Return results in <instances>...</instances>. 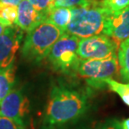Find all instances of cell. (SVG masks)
Returning <instances> with one entry per match:
<instances>
[{
  "mask_svg": "<svg viewBox=\"0 0 129 129\" xmlns=\"http://www.w3.org/2000/svg\"><path fill=\"white\" fill-rule=\"evenodd\" d=\"M88 108L86 92L66 85H55L49 95L40 129H62L74 124Z\"/></svg>",
  "mask_w": 129,
  "mask_h": 129,
  "instance_id": "1",
  "label": "cell"
},
{
  "mask_svg": "<svg viewBox=\"0 0 129 129\" xmlns=\"http://www.w3.org/2000/svg\"><path fill=\"white\" fill-rule=\"evenodd\" d=\"M71 19L66 29L69 35L79 39L102 35L107 17L110 12L102 0H94L86 4L71 9Z\"/></svg>",
  "mask_w": 129,
  "mask_h": 129,
  "instance_id": "2",
  "label": "cell"
},
{
  "mask_svg": "<svg viewBox=\"0 0 129 129\" xmlns=\"http://www.w3.org/2000/svg\"><path fill=\"white\" fill-rule=\"evenodd\" d=\"M64 32L50 22L44 21L28 33L22 46L21 54L25 60L39 64L49 53Z\"/></svg>",
  "mask_w": 129,
  "mask_h": 129,
  "instance_id": "3",
  "label": "cell"
},
{
  "mask_svg": "<svg viewBox=\"0 0 129 129\" xmlns=\"http://www.w3.org/2000/svg\"><path fill=\"white\" fill-rule=\"evenodd\" d=\"M80 39L64 33L55 43L47 56L48 60L55 71L68 76L76 75L81 59L77 55Z\"/></svg>",
  "mask_w": 129,
  "mask_h": 129,
  "instance_id": "4",
  "label": "cell"
},
{
  "mask_svg": "<svg viewBox=\"0 0 129 129\" xmlns=\"http://www.w3.org/2000/svg\"><path fill=\"white\" fill-rule=\"evenodd\" d=\"M117 55L102 60H81L76 70V75L86 80L90 86L102 88V81L112 78L117 73Z\"/></svg>",
  "mask_w": 129,
  "mask_h": 129,
  "instance_id": "5",
  "label": "cell"
},
{
  "mask_svg": "<svg viewBox=\"0 0 129 129\" xmlns=\"http://www.w3.org/2000/svg\"><path fill=\"white\" fill-rule=\"evenodd\" d=\"M119 45L105 35L80 39L77 55L81 60H102L117 56Z\"/></svg>",
  "mask_w": 129,
  "mask_h": 129,
  "instance_id": "6",
  "label": "cell"
},
{
  "mask_svg": "<svg viewBox=\"0 0 129 129\" xmlns=\"http://www.w3.org/2000/svg\"><path fill=\"white\" fill-rule=\"evenodd\" d=\"M0 116L21 125L32 127L29 121V101L21 90L13 89L0 102Z\"/></svg>",
  "mask_w": 129,
  "mask_h": 129,
  "instance_id": "7",
  "label": "cell"
},
{
  "mask_svg": "<svg viewBox=\"0 0 129 129\" xmlns=\"http://www.w3.org/2000/svg\"><path fill=\"white\" fill-rule=\"evenodd\" d=\"M23 39V30L19 27L8 26L0 35V69L7 68L14 62Z\"/></svg>",
  "mask_w": 129,
  "mask_h": 129,
  "instance_id": "8",
  "label": "cell"
},
{
  "mask_svg": "<svg viewBox=\"0 0 129 129\" xmlns=\"http://www.w3.org/2000/svg\"><path fill=\"white\" fill-rule=\"evenodd\" d=\"M102 35L112 39L118 45L129 38V6L108 14Z\"/></svg>",
  "mask_w": 129,
  "mask_h": 129,
  "instance_id": "9",
  "label": "cell"
},
{
  "mask_svg": "<svg viewBox=\"0 0 129 129\" xmlns=\"http://www.w3.org/2000/svg\"><path fill=\"white\" fill-rule=\"evenodd\" d=\"M45 20V15L36 10L28 0H22L17 6L15 24L23 31L29 33Z\"/></svg>",
  "mask_w": 129,
  "mask_h": 129,
  "instance_id": "10",
  "label": "cell"
},
{
  "mask_svg": "<svg viewBox=\"0 0 129 129\" xmlns=\"http://www.w3.org/2000/svg\"><path fill=\"white\" fill-rule=\"evenodd\" d=\"M71 9L64 7H54L47 14L46 20L55 24L66 33L71 19Z\"/></svg>",
  "mask_w": 129,
  "mask_h": 129,
  "instance_id": "11",
  "label": "cell"
},
{
  "mask_svg": "<svg viewBox=\"0 0 129 129\" xmlns=\"http://www.w3.org/2000/svg\"><path fill=\"white\" fill-rule=\"evenodd\" d=\"M16 67L12 64L7 68L0 69V102L13 90L15 81Z\"/></svg>",
  "mask_w": 129,
  "mask_h": 129,
  "instance_id": "12",
  "label": "cell"
},
{
  "mask_svg": "<svg viewBox=\"0 0 129 129\" xmlns=\"http://www.w3.org/2000/svg\"><path fill=\"white\" fill-rule=\"evenodd\" d=\"M117 55L121 76L124 81H129V38L120 43Z\"/></svg>",
  "mask_w": 129,
  "mask_h": 129,
  "instance_id": "13",
  "label": "cell"
},
{
  "mask_svg": "<svg viewBox=\"0 0 129 129\" xmlns=\"http://www.w3.org/2000/svg\"><path fill=\"white\" fill-rule=\"evenodd\" d=\"M105 86H107L111 91L118 95L123 103L129 107V83H121L113 78H107L102 81Z\"/></svg>",
  "mask_w": 129,
  "mask_h": 129,
  "instance_id": "14",
  "label": "cell"
},
{
  "mask_svg": "<svg viewBox=\"0 0 129 129\" xmlns=\"http://www.w3.org/2000/svg\"><path fill=\"white\" fill-rule=\"evenodd\" d=\"M17 19V6L0 4V23L5 27L12 26Z\"/></svg>",
  "mask_w": 129,
  "mask_h": 129,
  "instance_id": "15",
  "label": "cell"
},
{
  "mask_svg": "<svg viewBox=\"0 0 129 129\" xmlns=\"http://www.w3.org/2000/svg\"><path fill=\"white\" fill-rule=\"evenodd\" d=\"M28 1L36 10L45 15L46 17L54 8V0H28Z\"/></svg>",
  "mask_w": 129,
  "mask_h": 129,
  "instance_id": "16",
  "label": "cell"
},
{
  "mask_svg": "<svg viewBox=\"0 0 129 129\" xmlns=\"http://www.w3.org/2000/svg\"><path fill=\"white\" fill-rule=\"evenodd\" d=\"M102 4L110 13H114L129 6V0H102Z\"/></svg>",
  "mask_w": 129,
  "mask_h": 129,
  "instance_id": "17",
  "label": "cell"
},
{
  "mask_svg": "<svg viewBox=\"0 0 129 129\" xmlns=\"http://www.w3.org/2000/svg\"><path fill=\"white\" fill-rule=\"evenodd\" d=\"M94 0H54V7H64L72 9L75 7L86 4Z\"/></svg>",
  "mask_w": 129,
  "mask_h": 129,
  "instance_id": "18",
  "label": "cell"
},
{
  "mask_svg": "<svg viewBox=\"0 0 129 129\" xmlns=\"http://www.w3.org/2000/svg\"><path fill=\"white\" fill-rule=\"evenodd\" d=\"M32 127L21 125L5 117L0 116V129H33Z\"/></svg>",
  "mask_w": 129,
  "mask_h": 129,
  "instance_id": "19",
  "label": "cell"
},
{
  "mask_svg": "<svg viewBox=\"0 0 129 129\" xmlns=\"http://www.w3.org/2000/svg\"><path fill=\"white\" fill-rule=\"evenodd\" d=\"M98 129H122L121 122L115 118H111L102 123Z\"/></svg>",
  "mask_w": 129,
  "mask_h": 129,
  "instance_id": "20",
  "label": "cell"
},
{
  "mask_svg": "<svg viewBox=\"0 0 129 129\" xmlns=\"http://www.w3.org/2000/svg\"><path fill=\"white\" fill-rule=\"evenodd\" d=\"M22 0H0V4H6V5H14L18 6Z\"/></svg>",
  "mask_w": 129,
  "mask_h": 129,
  "instance_id": "21",
  "label": "cell"
},
{
  "mask_svg": "<svg viewBox=\"0 0 129 129\" xmlns=\"http://www.w3.org/2000/svg\"><path fill=\"white\" fill-rule=\"evenodd\" d=\"M121 127L122 129H129V117L121 122Z\"/></svg>",
  "mask_w": 129,
  "mask_h": 129,
  "instance_id": "22",
  "label": "cell"
},
{
  "mask_svg": "<svg viewBox=\"0 0 129 129\" xmlns=\"http://www.w3.org/2000/svg\"><path fill=\"white\" fill-rule=\"evenodd\" d=\"M5 29H6V27L4 26V25H3L1 23H0V35H2L3 32H4V30H5Z\"/></svg>",
  "mask_w": 129,
  "mask_h": 129,
  "instance_id": "23",
  "label": "cell"
},
{
  "mask_svg": "<svg viewBox=\"0 0 129 129\" xmlns=\"http://www.w3.org/2000/svg\"><path fill=\"white\" fill-rule=\"evenodd\" d=\"M78 129H88V128H78Z\"/></svg>",
  "mask_w": 129,
  "mask_h": 129,
  "instance_id": "24",
  "label": "cell"
}]
</instances>
